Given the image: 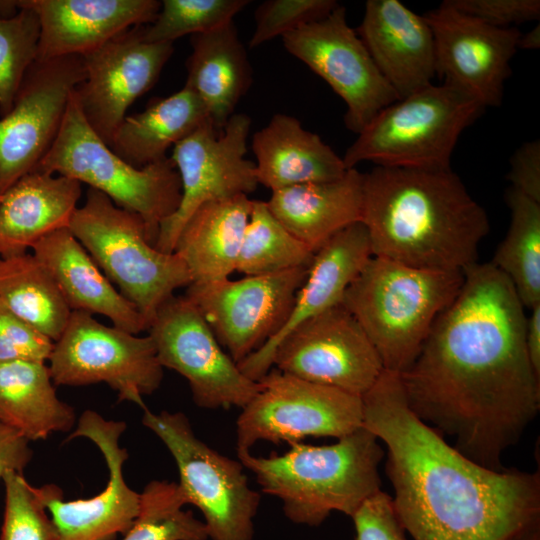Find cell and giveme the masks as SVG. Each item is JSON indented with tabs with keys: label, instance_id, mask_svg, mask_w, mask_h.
<instances>
[{
	"label": "cell",
	"instance_id": "cell-17",
	"mask_svg": "<svg viewBox=\"0 0 540 540\" xmlns=\"http://www.w3.org/2000/svg\"><path fill=\"white\" fill-rule=\"evenodd\" d=\"M85 79L80 55L35 60L11 111L0 119V194L35 171L61 127L75 87Z\"/></svg>",
	"mask_w": 540,
	"mask_h": 540
},
{
	"label": "cell",
	"instance_id": "cell-36",
	"mask_svg": "<svg viewBox=\"0 0 540 540\" xmlns=\"http://www.w3.org/2000/svg\"><path fill=\"white\" fill-rule=\"evenodd\" d=\"M13 14L0 1V116L12 109L22 79L36 60L40 25L36 13L26 7Z\"/></svg>",
	"mask_w": 540,
	"mask_h": 540
},
{
	"label": "cell",
	"instance_id": "cell-22",
	"mask_svg": "<svg viewBox=\"0 0 540 540\" xmlns=\"http://www.w3.org/2000/svg\"><path fill=\"white\" fill-rule=\"evenodd\" d=\"M356 33L399 99L432 84L435 44L423 15L398 0H368Z\"/></svg>",
	"mask_w": 540,
	"mask_h": 540
},
{
	"label": "cell",
	"instance_id": "cell-18",
	"mask_svg": "<svg viewBox=\"0 0 540 540\" xmlns=\"http://www.w3.org/2000/svg\"><path fill=\"white\" fill-rule=\"evenodd\" d=\"M130 28L83 55L85 79L74 94L89 126L110 147L128 107L157 81L173 43H151Z\"/></svg>",
	"mask_w": 540,
	"mask_h": 540
},
{
	"label": "cell",
	"instance_id": "cell-24",
	"mask_svg": "<svg viewBox=\"0 0 540 540\" xmlns=\"http://www.w3.org/2000/svg\"><path fill=\"white\" fill-rule=\"evenodd\" d=\"M32 253L48 269L71 311L108 317L113 326L138 335L149 325L101 271L69 228L37 241Z\"/></svg>",
	"mask_w": 540,
	"mask_h": 540
},
{
	"label": "cell",
	"instance_id": "cell-8",
	"mask_svg": "<svg viewBox=\"0 0 540 540\" xmlns=\"http://www.w3.org/2000/svg\"><path fill=\"white\" fill-rule=\"evenodd\" d=\"M69 229L148 325L177 289L192 282L177 253L161 252L150 243L139 215L118 207L96 189L87 190Z\"/></svg>",
	"mask_w": 540,
	"mask_h": 540
},
{
	"label": "cell",
	"instance_id": "cell-15",
	"mask_svg": "<svg viewBox=\"0 0 540 540\" xmlns=\"http://www.w3.org/2000/svg\"><path fill=\"white\" fill-rule=\"evenodd\" d=\"M285 49L325 80L346 103L345 126L359 134L399 100L338 4L327 16L282 37Z\"/></svg>",
	"mask_w": 540,
	"mask_h": 540
},
{
	"label": "cell",
	"instance_id": "cell-14",
	"mask_svg": "<svg viewBox=\"0 0 540 540\" xmlns=\"http://www.w3.org/2000/svg\"><path fill=\"white\" fill-rule=\"evenodd\" d=\"M251 119L233 114L222 130L210 120L173 146V161L181 180V200L162 222L155 248L174 252L177 237L189 217L203 204L254 192L259 185L255 163L245 158Z\"/></svg>",
	"mask_w": 540,
	"mask_h": 540
},
{
	"label": "cell",
	"instance_id": "cell-23",
	"mask_svg": "<svg viewBox=\"0 0 540 540\" xmlns=\"http://www.w3.org/2000/svg\"><path fill=\"white\" fill-rule=\"evenodd\" d=\"M372 256L369 235L362 222L333 235L315 252L285 326L238 363L240 370L255 381L264 376L272 368L271 355L277 343L300 323L341 304L346 289Z\"/></svg>",
	"mask_w": 540,
	"mask_h": 540
},
{
	"label": "cell",
	"instance_id": "cell-20",
	"mask_svg": "<svg viewBox=\"0 0 540 540\" xmlns=\"http://www.w3.org/2000/svg\"><path fill=\"white\" fill-rule=\"evenodd\" d=\"M423 16L434 37L436 75L484 108L500 106L521 32L488 25L445 1Z\"/></svg>",
	"mask_w": 540,
	"mask_h": 540
},
{
	"label": "cell",
	"instance_id": "cell-37",
	"mask_svg": "<svg viewBox=\"0 0 540 540\" xmlns=\"http://www.w3.org/2000/svg\"><path fill=\"white\" fill-rule=\"evenodd\" d=\"M247 0H163L154 21L142 27L151 43H173L185 35L207 33L230 22Z\"/></svg>",
	"mask_w": 540,
	"mask_h": 540
},
{
	"label": "cell",
	"instance_id": "cell-47",
	"mask_svg": "<svg viewBox=\"0 0 540 540\" xmlns=\"http://www.w3.org/2000/svg\"><path fill=\"white\" fill-rule=\"evenodd\" d=\"M513 540H540V523L524 531Z\"/></svg>",
	"mask_w": 540,
	"mask_h": 540
},
{
	"label": "cell",
	"instance_id": "cell-38",
	"mask_svg": "<svg viewBox=\"0 0 540 540\" xmlns=\"http://www.w3.org/2000/svg\"><path fill=\"white\" fill-rule=\"evenodd\" d=\"M2 479L5 511L0 540H59L39 488L19 472H6Z\"/></svg>",
	"mask_w": 540,
	"mask_h": 540
},
{
	"label": "cell",
	"instance_id": "cell-5",
	"mask_svg": "<svg viewBox=\"0 0 540 540\" xmlns=\"http://www.w3.org/2000/svg\"><path fill=\"white\" fill-rule=\"evenodd\" d=\"M463 279L461 271L418 269L372 256L346 289L342 305L363 328L384 370L400 375Z\"/></svg>",
	"mask_w": 540,
	"mask_h": 540
},
{
	"label": "cell",
	"instance_id": "cell-29",
	"mask_svg": "<svg viewBox=\"0 0 540 540\" xmlns=\"http://www.w3.org/2000/svg\"><path fill=\"white\" fill-rule=\"evenodd\" d=\"M247 195L207 202L183 225L174 252L186 264L191 283H207L236 271L252 209Z\"/></svg>",
	"mask_w": 540,
	"mask_h": 540
},
{
	"label": "cell",
	"instance_id": "cell-21",
	"mask_svg": "<svg viewBox=\"0 0 540 540\" xmlns=\"http://www.w3.org/2000/svg\"><path fill=\"white\" fill-rule=\"evenodd\" d=\"M33 10L40 35L36 60L83 56L118 34L152 23L157 0H19Z\"/></svg>",
	"mask_w": 540,
	"mask_h": 540
},
{
	"label": "cell",
	"instance_id": "cell-43",
	"mask_svg": "<svg viewBox=\"0 0 540 540\" xmlns=\"http://www.w3.org/2000/svg\"><path fill=\"white\" fill-rule=\"evenodd\" d=\"M507 179L512 188L540 203V141L523 143L510 159Z\"/></svg>",
	"mask_w": 540,
	"mask_h": 540
},
{
	"label": "cell",
	"instance_id": "cell-19",
	"mask_svg": "<svg viewBox=\"0 0 540 540\" xmlns=\"http://www.w3.org/2000/svg\"><path fill=\"white\" fill-rule=\"evenodd\" d=\"M125 429L123 421L106 420L86 410L67 437V441L84 437L93 442L105 459L109 479L96 496L69 501L63 500L61 489L54 484L38 487L59 540H113L118 534L125 535L134 524L140 493L130 488L123 476L128 452L119 442Z\"/></svg>",
	"mask_w": 540,
	"mask_h": 540
},
{
	"label": "cell",
	"instance_id": "cell-33",
	"mask_svg": "<svg viewBox=\"0 0 540 540\" xmlns=\"http://www.w3.org/2000/svg\"><path fill=\"white\" fill-rule=\"evenodd\" d=\"M510 225L490 263L512 283L524 308L540 303V203L514 188L506 193Z\"/></svg>",
	"mask_w": 540,
	"mask_h": 540
},
{
	"label": "cell",
	"instance_id": "cell-3",
	"mask_svg": "<svg viewBox=\"0 0 540 540\" xmlns=\"http://www.w3.org/2000/svg\"><path fill=\"white\" fill-rule=\"evenodd\" d=\"M361 222L373 256L435 271L477 263L490 230L486 211L451 168L375 166L364 173Z\"/></svg>",
	"mask_w": 540,
	"mask_h": 540
},
{
	"label": "cell",
	"instance_id": "cell-1",
	"mask_svg": "<svg viewBox=\"0 0 540 540\" xmlns=\"http://www.w3.org/2000/svg\"><path fill=\"white\" fill-rule=\"evenodd\" d=\"M411 366L399 375L411 411L472 461L501 471L502 456L540 410V377L525 345L524 307L490 262L463 271Z\"/></svg>",
	"mask_w": 540,
	"mask_h": 540
},
{
	"label": "cell",
	"instance_id": "cell-9",
	"mask_svg": "<svg viewBox=\"0 0 540 540\" xmlns=\"http://www.w3.org/2000/svg\"><path fill=\"white\" fill-rule=\"evenodd\" d=\"M143 410V425L174 458L178 485L187 503L202 513L209 538L253 540L261 496L250 487L243 464L200 440L184 413Z\"/></svg>",
	"mask_w": 540,
	"mask_h": 540
},
{
	"label": "cell",
	"instance_id": "cell-32",
	"mask_svg": "<svg viewBox=\"0 0 540 540\" xmlns=\"http://www.w3.org/2000/svg\"><path fill=\"white\" fill-rule=\"evenodd\" d=\"M0 300L53 342L72 313L46 266L28 252L0 257Z\"/></svg>",
	"mask_w": 540,
	"mask_h": 540
},
{
	"label": "cell",
	"instance_id": "cell-34",
	"mask_svg": "<svg viewBox=\"0 0 540 540\" xmlns=\"http://www.w3.org/2000/svg\"><path fill=\"white\" fill-rule=\"evenodd\" d=\"M314 254L276 219L267 202L253 200L236 271L256 276L309 267Z\"/></svg>",
	"mask_w": 540,
	"mask_h": 540
},
{
	"label": "cell",
	"instance_id": "cell-45",
	"mask_svg": "<svg viewBox=\"0 0 540 540\" xmlns=\"http://www.w3.org/2000/svg\"><path fill=\"white\" fill-rule=\"evenodd\" d=\"M530 310L525 322V345L535 374L540 377V303Z\"/></svg>",
	"mask_w": 540,
	"mask_h": 540
},
{
	"label": "cell",
	"instance_id": "cell-41",
	"mask_svg": "<svg viewBox=\"0 0 540 540\" xmlns=\"http://www.w3.org/2000/svg\"><path fill=\"white\" fill-rule=\"evenodd\" d=\"M351 518L354 540H407L392 497L381 489L365 499Z\"/></svg>",
	"mask_w": 540,
	"mask_h": 540
},
{
	"label": "cell",
	"instance_id": "cell-35",
	"mask_svg": "<svg viewBox=\"0 0 540 540\" xmlns=\"http://www.w3.org/2000/svg\"><path fill=\"white\" fill-rule=\"evenodd\" d=\"M187 504L177 482L150 481L140 493L138 516L123 540H207L205 523L184 510Z\"/></svg>",
	"mask_w": 540,
	"mask_h": 540
},
{
	"label": "cell",
	"instance_id": "cell-16",
	"mask_svg": "<svg viewBox=\"0 0 540 540\" xmlns=\"http://www.w3.org/2000/svg\"><path fill=\"white\" fill-rule=\"evenodd\" d=\"M271 366L359 397L384 371L375 347L342 303L287 333L272 352Z\"/></svg>",
	"mask_w": 540,
	"mask_h": 540
},
{
	"label": "cell",
	"instance_id": "cell-28",
	"mask_svg": "<svg viewBox=\"0 0 540 540\" xmlns=\"http://www.w3.org/2000/svg\"><path fill=\"white\" fill-rule=\"evenodd\" d=\"M187 59L189 87L201 100L217 130H222L252 83L247 50L233 22L192 35Z\"/></svg>",
	"mask_w": 540,
	"mask_h": 540
},
{
	"label": "cell",
	"instance_id": "cell-25",
	"mask_svg": "<svg viewBox=\"0 0 540 540\" xmlns=\"http://www.w3.org/2000/svg\"><path fill=\"white\" fill-rule=\"evenodd\" d=\"M81 193V183L63 175L21 177L0 201V257L27 253L46 235L69 228Z\"/></svg>",
	"mask_w": 540,
	"mask_h": 540
},
{
	"label": "cell",
	"instance_id": "cell-26",
	"mask_svg": "<svg viewBox=\"0 0 540 540\" xmlns=\"http://www.w3.org/2000/svg\"><path fill=\"white\" fill-rule=\"evenodd\" d=\"M251 145L258 183L271 191L334 181L347 171L342 157L290 115L275 114Z\"/></svg>",
	"mask_w": 540,
	"mask_h": 540
},
{
	"label": "cell",
	"instance_id": "cell-7",
	"mask_svg": "<svg viewBox=\"0 0 540 540\" xmlns=\"http://www.w3.org/2000/svg\"><path fill=\"white\" fill-rule=\"evenodd\" d=\"M484 107L448 84L433 83L381 110L342 157L346 169L363 161L388 168L444 170L461 133Z\"/></svg>",
	"mask_w": 540,
	"mask_h": 540
},
{
	"label": "cell",
	"instance_id": "cell-10",
	"mask_svg": "<svg viewBox=\"0 0 540 540\" xmlns=\"http://www.w3.org/2000/svg\"><path fill=\"white\" fill-rule=\"evenodd\" d=\"M48 361L55 385L106 383L120 401L142 409L147 408L143 396L155 392L163 379V367L149 334L138 336L106 326L83 311H72Z\"/></svg>",
	"mask_w": 540,
	"mask_h": 540
},
{
	"label": "cell",
	"instance_id": "cell-30",
	"mask_svg": "<svg viewBox=\"0 0 540 540\" xmlns=\"http://www.w3.org/2000/svg\"><path fill=\"white\" fill-rule=\"evenodd\" d=\"M210 120L199 97L187 86L154 99L138 114L126 116L110 148L136 168L161 161L166 151Z\"/></svg>",
	"mask_w": 540,
	"mask_h": 540
},
{
	"label": "cell",
	"instance_id": "cell-13",
	"mask_svg": "<svg viewBox=\"0 0 540 540\" xmlns=\"http://www.w3.org/2000/svg\"><path fill=\"white\" fill-rule=\"evenodd\" d=\"M309 267L279 273L191 283L185 296L238 364L285 326Z\"/></svg>",
	"mask_w": 540,
	"mask_h": 540
},
{
	"label": "cell",
	"instance_id": "cell-12",
	"mask_svg": "<svg viewBox=\"0 0 540 540\" xmlns=\"http://www.w3.org/2000/svg\"><path fill=\"white\" fill-rule=\"evenodd\" d=\"M148 331L160 364L187 380L198 407L242 409L260 390L259 382L240 370L185 295L165 301Z\"/></svg>",
	"mask_w": 540,
	"mask_h": 540
},
{
	"label": "cell",
	"instance_id": "cell-46",
	"mask_svg": "<svg viewBox=\"0 0 540 540\" xmlns=\"http://www.w3.org/2000/svg\"><path fill=\"white\" fill-rule=\"evenodd\" d=\"M540 47V25L539 23L525 34H521L518 42L517 49L535 50Z\"/></svg>",
	"mask_w": 540,
	"mask_h": 540
},
{
	"label": "cell",
	"instance_id": "cell-40",
	"mask_svg": "<svg viewBox=\"0 0 540 540\" xmlns=\"http://www.w3.org/2000/svg\"><path fill=\"white\" fill-rule=\"evenodd\" d=\"M54 342L11 312L0 300V363L32 361L46 363Z\"/></svg>",
	"mask_w": 540,
	"mask_h": 540
},
{
	"label": "cell",
	"instance_id": "cell-39",
	"mask_svg": "<svg viewBox=\"0 0 540 540\" xmlns=\"http://www.w3.org/2000/svg\"><path fill=\"white\" fill-rule=\"evenodd\" d=\"M337 6L335 0H267L256 9L255 30L249 47H258L322 19Z\"/></svg>",
	"mask_w": 540,
	"mask_h": 540
},
{
	"label": "cell",
	"instance_id": "cell-27",
	"mask_svg": "<svg viewBox=\"0 0 540 540\" xmlns=\"http://www.w3.org/2000/svg\"><path fill=\"white\" fill-rule=\"evenodd\" d=\"M364 173L347 169L334 181L306 183L272 191L271 213L314 253L333 235L361 222Z\"/></svg>",
	"mask_w": 540,
	"mask_h": 540
},
{
	"label": "cell",
	"instance_id": "cell-4",
	"mask_svg": "<svg viewBox=\"0 0 540 540\" xmlns=\"http://www.w3.org/2000/svg\"><path fill=\"white\" fill-rule=\"evenodd\" d=\"M331 445L292 443L290 450L268 457L237 451L238 460L256 477L262 491L282 502L293 523L316 527L329 515L349 517L381 488L379 465L384 450L361 426Z\"/></svg>",
	"mask_w": 540,
	"mask_h": 540
},
{
	"label": "cell",
	"instance_id": "cell-31",
	"mask_svg": "<svg viewBox=\"0 0 540 540\" xmlns=\"http://www.w3.org/2000/svg\"><path fill=\"white\" fill-rule=\"evenodd\" d=\"M54 385L46 363H0V422L28 441L70 431L74 409L57 397Z\"/></svg>",
	"mask_w": 540,
	"mask_h": 540
},
{
	"label": "cell",
	"instance_id": "cell-6",
	"mask_svg": "<svg viewBox=\"0 0 540 540\" xmlns=\"http://www.w3.org/2000/svg\"><path fill=\"white\" fill-rule=\"evenodd\" d=\"M35 171L57 172L86 183L118 207L136 213L152 245L160 225L181 200V180L171 158L143 168L124 161L89 126L74 91L56 139Z\"/></svg>",
	"mask_w": 540,
	"mask_h": 540
},
{
	"label": "cell",
	"instance_id": "cell-44",
	"mask_svg": "<svg viewBox=\"0 0 540 540\" xmlns=\"http://www.w3.org/2000/svg\"><path fill=\"white\" fill-rule=\"evenodd\" d=\"M32 454L29 441L15 429L0 422V478L9 471L22 473Z\"/></svg>",
	"mask_w": 540,
	"mask_h": 540
},
{
	"label": "cell",
	"instance_id": "cell-2",
	"mask_svg": "<svg viewBox=\"0 0 540 540\" xmlns=\"http://www.w3.org/2000/svg\"><path fill=\"white\" fill-rule=\"evenodd\" d=\"M362 402L413 540H513L540 523V472L496 471L461 454L411 411L398 374L384 370Z\"/></svg>",
	"mask_w": 540,
	"mask_h": 540
},
{
	"label": "cell",
	"instance_id": "cell-11",
	"mask_svg": "<svg viewBox=\"0 0 540 540\" xmlns=\"http://www.w3.org/2000/svg\"><path fill=\"white\" fill-rule=\"evenodd\" d=\"M260 390L241 409L236 450L259 441L300 442L308 436L342 438L363 423L362 397L315 384L271 368Z\"/></svg>",
	"mask_w": 540,
	"mask_h": 540
},
{
	"label": "cell",
	"instance_id": "cell-48",
	"mask_svg": "<svg viewBox=\"0 0 540 540\" xmlns=\"http://www.w3.org/2000/svg\"><path fill=\"white\" fill-rule=\"evenodd\" d=\"M1 199H2V195L0 194V201H1Z\"/></svg>",
	"mask_w": 540,
	"mask_h": 540
},
{
	"label": "cell",
	"instance_id": "cell-42",
	"mask_svg": "<svg viewBox=\"0 0 540 540\" xmlns=\"http://www.w3.org/2000/svg\"><path fill=\"white\" fill-rule=\"evenodd\" d=\"M455 10L494 27H511L540 18L539 0H446Z\"/></svg>",
	"mask_w": 540,
	"mask_h": 540
}]
</instances>
